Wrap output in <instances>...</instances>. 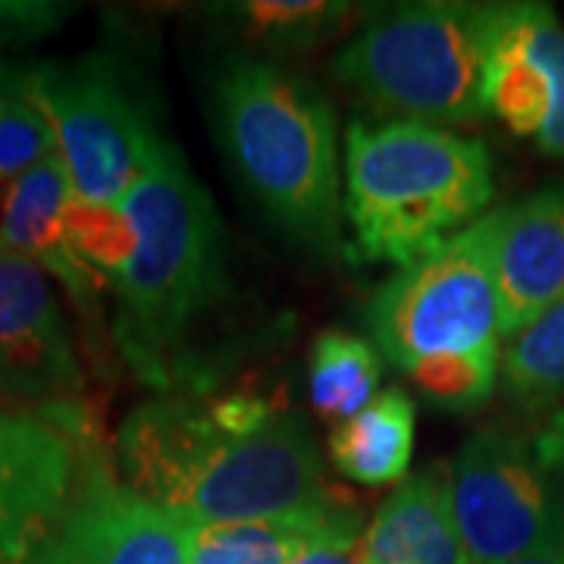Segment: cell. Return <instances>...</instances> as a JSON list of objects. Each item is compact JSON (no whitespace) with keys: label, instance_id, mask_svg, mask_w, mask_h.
<instances>
[{"label":"cell","instance_id":"6da1fadb","mask_svg":"<svg viewBox=\"0 0 564 564\" xmlns=\"http://www.w3.org/2000/svg\"><path fill=\"white\" fill-rule=\"evenodd\" d=\"M117 458L126 486L195 524L285 518L333 496L307 421L261 389L139 404L122 421Z\"/></svg>","mask_w":564,"mask_h":564},{"label":"cell","instance_id":"7a4b0ae2","mask_svg":"<svg viewBox=\"0 0 564 564\" xmlns=\"http://www.w3.org/2000/svg\"><path fill=\"white\" fill-rule=\"evenodd\" d=\"M120 207L139 239L132 263L110 282L122 361L161 395L202 392L207 380L192 339L226 295L220 214L173 141Z\"/></svg>","mask_w":564,"mask_h":564},{"label":"cell","instance_id":"3957f363","mask_svg":"<svg viewBox=\"0 0 564 564\" xmlns=\"http://www.w3.org/2000/svg\"><path fill=\"white\" fill-rule=\"evenodd\" d=\"M210 120L267 220L317 258L343 248L336 113L317 82L282 63L229 54L210 73Z\"/></svg>","mask_w":564,"mask_h":564},{"label":"cell","instance_id":"277c9868","mask_svg":"<svg viewBox=\"0 0 564 564\" xmlns=\"http://www.w3.org/2000/svg\"><path fill=\"white\" fill-rule=\"evenodd\" d=\"M343 176L355 254L399 270L480 220L496 192L484 141L402 120L351 122Z\"/></svg>","mask_w":564,"mask_h":564},{"label":"cell","instance_id":"5b68a950","mask_svg":"<svg viewBox=\"0 0 564 564\" xmlns=\"http://www.w3.org/2000/svg\"><path fill=\"white\" fill-rule=\"evenodd\" d=\"M333 76L373 113L470 126L486 113V3L414 0L364 17Z\"/></svg>","mask_w":564,"mask_h":564},{"label":"cell","instance_id":"8992f818","mask_svg":"<svg viewBox=\"0 0 564 564\" xmlns=\"http://www.w3.org/2000/svg\"><path fill=\"white\" fill-rule=\"evenodd\" d=\"M0 79L17 85L51 122L73 195L82 202L120 204L170 141L144 88L110 54L32 66L0 61Z\"/></svg>","mask_w":564,"mask_h":564},{"label":"cell","instance_id":"52a82bcc","mask_svg":"<svg viewBox=\"0 0 564 564\" xmlns=\"http://www.w3.org/2000/svg\"><path fill=\"white\" fill-rule=\"evenodd\" d=\"M380 358L411 373L445 355L502 348V302L492 267V210L433 254L402 267L367 304Z\"/></svg>","mask_w":564,"mask_h":564},{"label":"cell","instance_id":"ba28073f","mask_svg":"<svg viewBox=\"0 0 564 564\" xmlns=\"http://www.w3.org/2000/svg\"><path fill=\"white\" fill-rule=\"evenodd\" d=\"M448 505L470 564H508L564 549V496L533 440L492 423L445 467Z\"/></svg>","mask_w":564,"mask_h":564},{"label":"cell","instance_id":"9c48e42d","mask_svg":"<svg viewBox=\"0 0 564 564\" xmlns=\"http://www.w3.org/2000/svg\"><path fill=\"white\" fill-rule=\"evenodd\" d=\"M73 404L35 414L0 411V564H29L79 489L82 417Z\"/></svg>","mask_w":564,"mask_h":564},{"label":"cell","instance_id":"30bf717a","mask_svg":"<svg viewBox=\"0 0 564 564\" xmlns=\"http://www.w3.org/2000/svg\"><path fill=\"white\" fill-rule=\"evenodd\" d=\"M486 110L564 161V25L545 3H486Z\"/></svg>","mask_w":564,"mask_h":564},{"label":"cell","instance_id":"8fae6325","mask_svg":"<svg viewBox=\"0 0 564 564\" xmlns=\"http://www.w3.org/2000/svg\"><path fill=\"white\" fill-rule=\"evenodd\" d=\"M198 524L139 496L85 455L79 489L29 564H188Z\"/></svg>","mask_w":564,"mask_h":564},{"label":"cell","instance_id":"7c38bea8","mask_svg":"<svg viewBox=\"0 0 564 564\" xmlns=\"http://www.w3.org/2000/svg\"><path fill=\"white\" fill-rule=\"evenodd\" d=\"M79 389V361L44 270L0 251V399L61 408Z\"/></svg>","mask_w":564,"mask_h":564},{"label":"cell","instance_id":"4fadbf2b","mask_svg":"<svg viewBox=\"0 0 564 564\" xmlns=\"http://www.w3.org/2000/svg\"><path fill=\"white\" fill-rule=\"evenodd\" d=\"M492 267L511 343L564 299V182L492 210Z\"/></svg>","mask_w":564,"mask_h":564},{"label":"cell","instance_id":"5bb4252c","mask_svg":"<svg viewBox=\"0 0 564 564\" xmlns=\"http://www.w3.org/2000/svg\"><path fill=\"white\" fill-rule=\"evenodd\" d=\"M73 202V182L61 154L35 163L20 180L10 182L0 214V251L35 261L44 273H54L63 289L79 304L82 317L98 321L104 282L85 270L66 245V207Z\"/></svg>","mask_w":564,"mask_h":564},{"label":"cell","instance_id":"9a60e30c","mask_svg":"<svg viewBox=\"0 0 564 564\" xmlns=\"http://www.w3.org/2000/svg\"><path fill=\"white\" fill-rule=\"evenodd\" d=\"M364 564H470L448 505L443 467L404 480L358 536Z\"/></svg>","mask_w":564,"mask_h":564},{"label":"cell","instance_id":"2e32d148","mask_svg":"<svg viewBox=\"0 0 564 564\" xmlns=\"http://www.w3.org/2000/svg\"><path fill=\"white\" fill-rule=\"evenodd\" d=\"M358 533L361 514L343 499L329 496L317 508L285 518L198 524L188 564H292L311 545Z\"/></svg>","mask_w":564,"mask_h":564},{"label":"cell","instance_id":"e0dca14e","mask_svg":"<svg viewBox=\"0 0 564 564\" xmlns=\"http://www.w3.org/2000/svg\"><path fill=\"white\" fill-rule=\"evenodd\" d=\"M417 408L404 389H386L373 402L339 423L329 436V462L345 480L389 486L404 480L414 452Z\"/></svg>","mask_w":564,"mask_h":564},{"label":"cell","instance_id":"ac0fdd59","mask_svg":"<svg viewBox=\"0 0 564 564\" xmlns=\"http://www.w3.org/2000/svg\"><path fill=\"white\" fill-rule=\"evenodd\" d=\"M207 13L226 35L270 57L317 51L355 22V7L339 0H239L214 3Z\"/></svg>","mask_w":564,"mask_h":564},{"label":"cell","instance_id":"d6986e66","mask_svg":"<svg viewBox=\"0 0 564 564\" xmlns=\"http://www.w3.org/2000/svg\"><path fill=\"white\" fill-rule=\"evenodd\" d=\"M383 361L373 345L339 329L317 336L307 364V392L314 411L326 421H351L377 399Z\"/></svg>","mask_w":564,"mask_h":564},{"label":"cell","instance_id":"ffe728a7","mask_svg":"<svg viewBox=\"0 0 564 564\" xmlns=\"http://www.w3.org/2000/svg\"><path fill=\"white\" fill-rule=\"evenodd\" d=\"M502 389L530 414L564 404V299L508 343Z\"/></svg>","mask_w":564,"mask_h":564},{"label":"cell","instance_id":"44dd1931","mask_svg":"<svg viewBox=\"0 0 564 564\" xmlns=\"http://www.w3.org/2000/svg\"><path fill=\"white\" fill-rule=\"evenodd\" d=\"M66 245L85 270L110 285L132 263L139 239L120 204H91L73 195L66 207Z\"/></svg>","mask_w":564,"mask_h":564},{"label":"cell","instance_id":"7402d4cb","mask_svg":"<svg viewBox=\"0 0 564 564\" xmlns=\"http://www.w3.org/2000/svg\"><path fill=\"white\" fill-rule=\"evenodd\" d=\"M417 392L440 411H477L489 402L502 377V348L474 355H445L417 364L408 373Z\"/></svg>","mask_w":564,"mask_h":564},{"label":"cell","instance_id":"603a6c76","mask_svg":"<svg viewBox=\"0 0 564 564\" xmlns=\"http://www.w3.org/2000/svg\"><path fill=\"white\" fill-rule=\"evenodd\" d=\"M51 154H57L51 122L17 85L0 79V182L20 180Z\"/></svg>","mask_w":564,"mask_h":564},{"label":"cell","instance_id":"cb8c5ba5","mask_svg":"<svg viewBox=\"0 0 564 564\" xmlns=\"http://www.w3.org/2000/svg\"><path fill=\"white\" fill-rule=\"evenodd\" d=\"M73 7L66 3H0V41L22 44L54 32Z\"/></svg>","mask_w":564,"mask_h":564},{"label":"cell","instance_id":"d4e9b609","mask_svg":"<svg viewBox=\"0 0 564 564\" xmlns=\"http://www.w3.org/2000/svg\"><path fill=\"white\" fill-rule=\"evenodd\" d=\"M533 452L536 462L543 464V470L558 484L564 486V404H558L555 411H549V417L540 426V433L533 436Z\"/></svg>","mask_w":564,"mask_h":564},{"label":"cell","instance_id":"484cf974","mask_svg":"<svg viewBox=\"0 0 564 564\" xmlns=\"http://www.w3.org/2000/svg\"><path fill=\"white\" fill-rule=\"evenodd\" d=\"M358 536H333V540H323V543L304 549L302 555L292 564H364L361 552H358Z\"/></svg>","mask_w":564,"mask_h":564},{"label":"cell","instance_id":"4316f807","mask_svg":"<svg viewBox=\"0 0 564 564\" xmlns=\"http://www.w3.org/2000/svg\"><path fill=\"white\" fill-rule=\"evenodd\" d=\"M508 564H564V549H558V552H545V555H533V558H521V562H508Z\"/></svg>","mask_w":564,"mask_h":564}]
</instances>
